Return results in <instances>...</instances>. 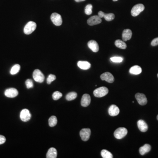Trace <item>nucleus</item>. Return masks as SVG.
<instances>
[{
    "instance_id": "f257e3e1",
    "label": "nucleus",
    "mask_w": 158,
    "mask_h": 158,
    "mask_svg": "<svg viewBox=\"0 0 158 158\" xmlns=\"http://www.w3.org/2000/svg\"><path fill=\"white\" fill-rule=\"evenodd\" d=\"M36 24L33 21L29 22L24 28V34L26 35L31 34L36 30Z\"/></svg>"
},
{
    "instance_id": "f03ea898",
    "label": "nucleus",
    "mask_w": 158,
    "mask_h": 158,
    "mask_svg": "<svg viewBox=\"0 0 158 158\" xmlns=\"http://www.w3.org/2000/svg\"><path fill=\"white\" fill-rule=\"evenodd\" d=\"M108 90L105 87H102L95 89L94 91V95L97 98H102L107 95Z\"/></svg>"
},
{
    "instance_id": "7ed1b4c3",
    "label": "nucleus",
    "mask_w": 158,
    "mask_h": 158,
    "mask_svg": "<svg viewBox=\"0 0 158 158\" xmlns=\"http://www.w3.org/2000/svg\"><path fill=\"white\" fill-rule=\"evenodd\" d=\"M128 130L125 128H119L114 132V137L117 139H122L128 134Z\"/></svg>"
},
{
    "instance_id": "20e7f679",
    "label": "nucleus",
    "mask_w": 158,
    "mask_h": 158,
    "mask_svg": "<svg viewBox=\"0 0 158 158\" xmlns=\"http://www.w3.org/2000/svg\"><path fill=\"white\" fill-rule=\"evenodd\" d=\"M145 6L143 4H138L135 5L131 10V15L133 17H137L140 13L143 12L145 9Z\"/></svg>"
},
{
    "instance_id": "39448f33",
    "label": "nucleus",
    "mask_w": 158,
    "mask_h": 158,
    "mask_svg": "<svg viewBox=\"0 0 158 158\" xmlns=\"http://www.w3.org/2000/svg\"><path fill=\"white\" fill-rule=\"evenodd\" d=\"M33 78L35 81L38 83L43 82L44 80V75L39 69H35L33 74Z\"/></svg>"
},
{
    "instance_id": "423d86ee",
    "label": "nucleus",
    "mask_w": 158,
    "mask_h": 158,
    "mask_svg": "<svg viewBox=\"0 0 158 158\" xmlns=\"http://www.w3.org/2000/svg\"><path fill=\"white\" fill-rule=\"evenodd\" d=\"M51 19L56 26H60L62 24V19L61 15L57 13L52 14L51 17Z\"/></svg>"
},
{
    "instance_id": "0eeeda50",
    "label": "nucleus",
    "mask_w": 158,
    "mask_h": 158,
    "mask_svg": "<svg viewBox=\"0 0 158 158\" xmlns=\"http://www.w3.org/2000/svg\"><path fill=\"white\" fill-rule=\"evenodd\" d=\"M91 134V130L89 128H83L80 131V136L82 140L84 141H86L89 140Z\"/></svg>"
},
{
    "instance_id": "6e6552de",
    "label": "nucleus",
    "mask_w": 158,
    "mask_h": 158,
    "mask_svg": "<svg viewBox=\"0 0 158 158\" xmlns=\"http://www.w3.org/2000/svg\"><path fill=\"white\" fill-rule=\"evenodd\" d=\"M20 117L22 121L27 122L31 119V115L28 109H23L20 112Z\"/></svg>"
},
{
    "instance_id": "1a4fd4ad",
    "label": "nucleus",
    "mask_w": 158,
    "mask_h": 158,
    "mask_svg": "<svg viewBox=\"0 0 158 158\" xmlns=\"http://www.w3.org/2000/svg\"><path fill=\"white\" fill-rule=\"evenodd\" d=\"M135 98L140 105H145L147 103V99L144 94L140 93H137L135 95Z\"/></svg>"
},
{
    "instance_id": "9d476101",
    "label": "nucleus",
    "mask_w": 158,
    "mask_h": 158,
    "mask_svg": "<svg viewBox=\"0 0 158 158\" xmlns=\"http://www.w3.org/2000/svg\"><path fill=\"white\" fill-rule=\"evenodd\" d=\"M102 81H105L109 83H112L114 81V77L113 75L109 72H105L101 75Z\"/></svg>"
},
{
    "instance_id": "9b49d317",
    "label": "nucleus",
    "mask_w": 158,
    "mask_h": 158,
    "mask_svg": "<svg viewBox=\"0 0 158 158\" xmlns=\"http://www.w3.org/2000/svg\"><path fill=\"white\" fill-rule=\"evenodd\" d=\"M102 19L98 15H95L90 18L87 20V22L90 26H94L100 24L102 22Z\"/></svg>"
},
{
    "instance_id": "f8f14e48",
    "label": "nucleus",
    "mask_w": 158,
    "mask_h": 158,
    "mask_svg": "<svg viewBox=\"0 0 158 158\" xmlns=\"http://www.w3.org/2000/svg\"><path fill=\"white\" fill-rule=\"evenodd\" d=\"M19 92L17 89L14 88H10L6 90L5 95L8 98H15L18 95Z\"/></svg>"
},
{
    "instance_id": "ddd939ff",
    "label": "nucleus",
    "mask_w": 158,
    "mask_h": 158,
    "mask_svg": "<svg viewBox=\"0 0 158 158\" xmlns=\"http://www.w3.org/2000/svg\"><path fill=\"white\" fill-rule=\"evenodd\" d=\"M91 102V99L90 95L85 94L83 95L81 101V104L82 106L84 107L88 106V105L90 104Z\"/></svg>"
},
{
    "instance_id": "4468645a",
    "label": "nucleus",
    "mask_w": 158,
    "mask_h": 158,
    "mask_svg": "<svg viewBox=\"0 0 158 158\" xmlns=\"http://www.w3.org/2000/svg\"><path fill=\"white\" fill-rule=\"evenodd\" d=\"M120 111L119 108L115 104L111 105L108 108V114L112 116H117L120 113Z\"/></svg>"
},
{
    "instance_id": "2eb2a0df",
    "label": "nucleus",
    "mask_w": 158,
    "mask_h": 158,
    "mask_svg": "<svg viewBox=\"0 0 158 158\" xmlns=\"http://www.w3.org/2000/svg\"><path fill=\"white\" fill-rule=\"evenodd\" d=\"M138 126L139 130L142 132H145L148 130V126L145 121L140 120L138 121Z\"/></svg>"
},
{
    "instance_id": "dca6fc26",
    "label": "nucleus",
    "mask_w": 158,
    "mask_h": 158,
    "mask_svg": "<svg viewBox=\"0 0 158 158\" xmlns=\"http://www.w3.org/2000/svg\"><path fill=\"white\" fill-rule=\"evenodd\" d=\"M88 47L94 52H97L99 51V48L98 43L94 40L89 41L87 43Z\"/></svg>"
},
{
    "instance_id": "f3484780",
    "label": "nucleus",
    "mask_w": 158,
    "mask_h": 158,
    "mask_svg": "<svg viewBox=\"0 0 158 158\" xmlns=\"http://www.w3.org/2000/svg\"><path fill=\"white\" fill-rule=\"evenodd\" d=\"M132 32L130 29H125L123 31L122 34V39L124 41H126L131 38Z\"/></svg>"
},
{
    "instance_id": "a211bd4d",
    "label": "nucleus",
    "mask_w": 158,
    "mask_h": 158,
    "mask_svg": "<svg viewBox=\"0 0 158 158\" xmlns=\"http://www.w3.org/2000/svg\"><path fill=\"white\" fill-rule=\"evenodd\" d=\"M77 65L80 69L83 70H87L91 68V65L88 61H79L77 63Z\"/></svg>"
},
{
    "instance_id": "6ab92c4d",
    "label": "nucleus",
    "mask_w": 158,
    "mask_h": 158,
    "mask_svg": "<svg viewBox=\"0 0 158 158\" xmlns=\"http://www.w3.org/2000/svg\"><path fill=\"white\" fill-rule=\"evenodd\" d=\"M57 156V151L54 147H51L48 149L46 155L47 158H56Z\"/></svg>"
},
{
    "instance_id": "aec40b11",
    "label": "nucleus",
    "mask_w": 158,
    "mask_h": 158,
    "mask_svg": "<svg viewBox=\"0 0 158 158\" xmlns=\"http://www.w3.org/2000/svg\"><path fill=\"white\" fill-rule=\"evenodd\" d=\"M151 149V146L149 144H145L139 149V152L141 155H143L147 152H149Z\"/></svg>"
},
{
    "instance_id": "412c9836",
    "label": "nucleus",
    "mask_w": 158,
    "mask_h": 158,
    "mask_svg": "<svg viewBox=\"0 0 158 158\" xmlns=\"http://www.w3.org/2000/svg\"><path fill=\"white\" fill-rule=\"evenodd\" d=\"M141 68L138 65H134L130 69V73L134 75H138L139 74L141 73Z\"/></svg>"
},
{
    "instance_id": "4be33fe9",
    "label": "nucleus",
    "mask_w": 158,
    "mask_h": 158,
    "mask_svg": "<svg viewBox=\"0 0 158 158\" xmlns=\"http://www.w3.org/2000/svg\"><path fill=\"white\" fill-rule=\"evenodd\" d=\"M115 44L116 47L120 49H125L127 47L126 44L120 40H116L115 42Z\"/></svg>"
},
{
    "instance_id": "5701e85b",
    "label": "nucleus",
    "mask_w": 158,
    "mask_h": 158,
    "mask_svg": "<svg viewBox=\"0 0 158 158\" xmlns=\"http://www.w3.org/2000/svg\"><path fill=\"white\" fill-rule=\"evenodd\" d=\"M48 124L51 127H54L57 124V119L56 116H52L48 120Z\"/></svg>"
},
{
    "instance_id": "b1692460",
    "label": "nucleus",
    "mask_w": 158,
    "mask_h": 158,
    "mask_svg": "<svg viewBox=\"0 0 158 158\" xmlns=\"http://www.w3.org/2000/svg\"><path fill=\"white\" fill-rule=\"evenodd\" d=\"M101 155L103 158H112L113 155L111 152L106 150L103 149L101 151Z\"/></svg>"
},
{
    "instance_id": "393cba45",
    "label": "nucleus",
    "mask_w": 158,
    "mask_h": 158,
    "mask_svg": "<svg viewBox=\"0 0 158 158\" xmlns=\"http://www.w3.org/2000/svg\"><path fill=\"white\" fill-rule=\"evenodd\" d=\"M77 94L75 92H71L68 93L66 96V99L68 101H72L77 98Z\"/></svg>"
},
{
    "instance_id": "a878e982",
    "label": "nucleus",
    "mask_w": 158,
    "mask_h": 158,
    "mask_svg": "<svg viewBox=\"0 0 158 158\" xmlns=\"http://www.w3.org/2000/svg\"><path fill=\"white\" fill-rule=\"evenodd\" d=\"M20 69V66L19 65L16 64L14 65L11 69L10 73L12 75H15L17 73Z\"/></svg>"
},
{
    "instance_id": "bb28decb",
    "label": "nucleus",
    "mask_w": 158,
    "mask_h": 158,
    "mask_svg": "<svg viewBox=\"0 0 158 158\" xmlns=\"http://www.w3.org/2000/svg\"><path fill=\"white\" fill-rule=\"evenodd\" d=\"M103 17L107 21H112L115 18V15L113 13H104Z\"/></svg>"
},
{
    "instance_id": "cd10ccee",
    "label": "nucleus",
    "mask_w": 158,
    "mask_h": 158,
    "mask_svg": "<svg viewBox=\"0 0 158 158\" xmlns=\"http://www.w3.org/2000/svg\"><path fill=\"white\" fill-rule=\"evenodd\" d=\"M92 8H93V6L91 4L87 5L86 6L85 9V13L87 15H91L92 13Z\"/></svg>"
},
{
    "instance_id": "c85d7f7f",
    "label": "nucleus",
    "mask_w": 158,
    "mask_h": 158,
    "mask_svg": "<svg viewBox=\"0 0 158 158\" xmlns=\"http://www.w3.org/2000/svg\"><path fill=\"white\" fill-rule=\"evenodd\" d=\"M62 95L59 91H56L52 95V98L54 100H58L62 97Z\"/></svg>"
},
{
    "instance_id": "c756f323",
    "label": "nucleus",
    "mask_w": 158,
    "mask_h": 158,
    "mask_svg": "<svg viewBox=\"0 0 158 158\" xmlns=\"http://www.w3.org/2000/svg\"><path fill=\"white\" fill-rule=\"evenodd\" d=\"M56 78V77L53 74H50L48 76L47 79V83L48 84H51V83L55 81Z\"/></svg>"
},
{
    "instance_id": "7c9ffc66",
    "label": "nucleus",
    "mask_w": 158,
    "mask_h": 158,
    "mask_svg": "<svg viewBox=\"0 0 158 158\" xmlns=\"http://www.w3.org/2000/svg\"><path fill=\"white\" fill-rule=\"evenodd\" d=\"M26 86L28 89H30V88H32L34 87V83H33V81L30 79H27L26 81Z\"/></svg>"
},
{
    "instance_id": "2f4dec72",
    "label": "nucleus",
    "mask_w": 158,
    "mask_h": 158,
    "mask_svg": "<svg viewBox=\"0 0 158 158\" xmlns=\"http://www.w3.org/2000/svg\"><path fill=\"white\" fill-rule=\"evenodd\" d=\"M112 61L114 62H122L123 60V59L122 57H113L111 58L110 59Z\"/></svg>"
},
{
    "instance_id": "473e14b6",
    "label": "nucleus",
    "mask_w": 158,
    "mask_h": 158,
    "mask_svg": "<svg viewBox=\"0 0 158 158\" xmlns=\"http://www.w3.org/2000/svg\"><path fill=\"white\" fill-rule=\"evenodd\" d=\"M151 45L152 46H155L158 45V38L154 39L151 42Z\"/></svg>"
},
{
    "instance_id": "72a5a7b5",
    "label": "nucleus",
    "mask_w": 158,
    "mask_h": 158,
    "mask_svg": "<svg viewBox=\"0 0 158 158\" xmlns=\"http://www.w3.org/2000/svg\"><path fill=\"white\" fill-rule=\"evenodd\" d=\"M6 141V138L3 135H0V145L5 143V142Z\"/></svg>"
},
{
    "instance_id": "f704fd0d",
    "label": "nucleus",
    "mask_w": 158,
    "mask_h": 158,
    "mask_svg": "<svg viewBox=\"0 0 158 158\" xmlns=\"http://www.w3.org/2000/svg\"><path fill=\"white\" fill-rule=\"evenodd\" d=\"M104 13L103 12H102V11H99L98 13V16H99V17L103 18L104 17Z\"/></svg>"
},
{
    "instance_id": "c9c22d12",
    "label": "nucleus",
    "mask_w": 158,
    "mask_h": 158,
    "mask_svg": "<svg viewBox=\"0 0 158 158\" xmlns=\"http://www.w3.org/2000/svg\"><path fill=\"white\" fill-rule=\"evenodd\" d=\"M75 1L77 2H81V1H85V0H75Z\"/></svg>"
},
{
    "instance_id": "e433bc0d",
    "label": "nucleus",
    "mask_w": 158,
    "mask_h": 158,
    "mask_svg": "<svg viewBox=\"0 0 158 158\" xmlns=\"http://www.w3.org/2000/svg\"><path fill=\"white\" fill-rule=\"evenodd\" d=\"M118 1V0H113V1Z\"/></svg>"
},
{
    "instance_id": "4c0bfd02",
    "label": "nucleus",
    "mask_w": 158,
    "mask_h": 158,
    "mask_svg": "<svg viewBox=\"0 0 158 158\" xmlns=\"http://www.w3.org/2000/svg\"><path fill=\"white\" fill-rule=\"evenodd\" d=\"M157 120H158V116H157Z\"/></svg>"
},
{
    "instance_id": "58836bf2",
    "label": "nucleus",
    "mask_w": 158,
    "mask_h": 158,
    "mask_svg": "<svg viewBox=\"0 0 158 158\" xmlns=\"http://www.w3.org/2000/svg\"><path fill=\"white\" fill-rule=\"evenodd\" d=\"M157 77H158V74H157Z\"/></svg>"
}]
</instances>
